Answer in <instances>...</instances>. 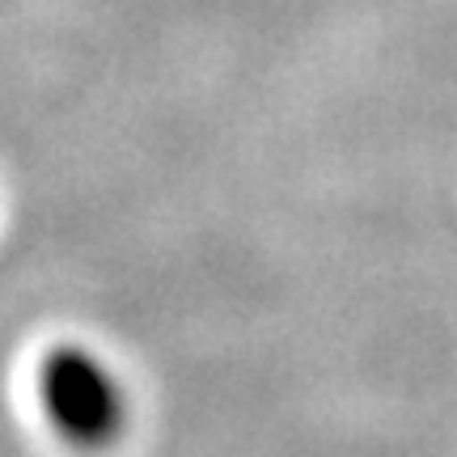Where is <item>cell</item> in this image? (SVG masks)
Listing matches in <instances>:
<instances>
[{
	"label": "cell",
	"instance_id": "1",
	"mask_svg": "<svg viewBox=\"0 0 457 457\" xmlns=\"http://www.w3.org/2000/svg\"><path fill=\"white\" fill-rule=\"evenodd\" d=\"M38 403L55 436L81 453L111 449L128 428V394L94 352L60 343L38 360Z\"/></svg>",
	"mask_w": 457,
	"mask_h": 457
}]
</instances>
